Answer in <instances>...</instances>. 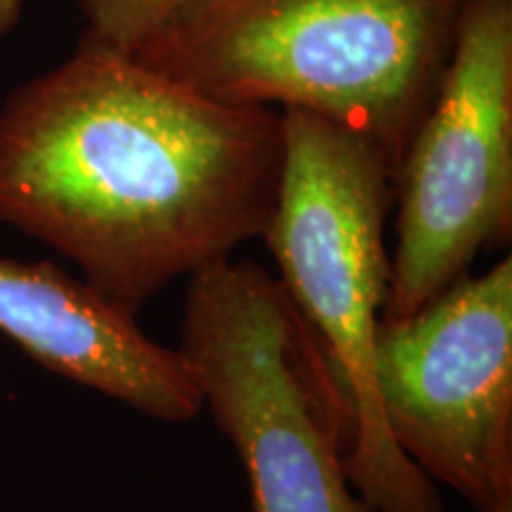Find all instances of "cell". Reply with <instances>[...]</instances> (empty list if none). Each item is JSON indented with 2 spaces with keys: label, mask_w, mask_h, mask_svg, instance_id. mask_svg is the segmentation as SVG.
I'll return each instance as SVG.
<instances>
[{
  "label": "cell",
  "mask_w": 512,
  "mask_h": 512,
  "mask_svg": "<svg viewBox=\"0 0 512 512\" xmlns=\"http://www.w3.org/2000/svg\"><path fill=\"white\" fill-rule=\"evenodd\" d=\"M380 323L418 313L512 235V0H465L430 105L394 171Z\"/></svg>",
  "instance_id": "obj_5"
},
{
  "label": "cell",
  "mask_w": 512,
  "mask_h": 512,
  "mask_svg": "<svg viewBox=\"0 0 512 512\" xmlns=\"http://www.w3.org/2000/svg\"><path fill=\"white\" fill-rule=\"evenodd\" d=\"M280 159L278 110L223 105L79 41L0 107V223L138 318L176 278L264 235Z\"/></svg>",
  "instance_id": "obj_1"
},
{
  "label": "cell",
  "mask_w": 512,
  "mask_h": 512,
  "mask_svg": "<svg viewBox=\"0 0 512 512\" xmlns=\"http://www.w3.org/2000/svg\"><path fill=\"white\" fill-rule=\"evenodd\" d=\"M375 382L389 437L432 484L477 512L512 503L510 254L380 323Z\"/></svg>",
  "instance_id": "obj_6"
},
{
  "label": "cell",
  "mask_w": 512,
  "mask_h": 512,
  "mask_svg": "<svg viewBox=\"0 0 512 512\" xmlns=\"http://www.w3.org/2000/svg\"><path fill=\"white\" fill-rule=\"evenodd\" d=\"M280 121L278 190L261 238L339 399L349 482L375 512H444L437 484L389 437L375 382L396 164L375 140L330 119L283 110Z\"/></svg>",
  "instance_id": "obj_3"
},
{
  "label": "cell",
  "mask_w": 512,
  "mask_h": 512,
  "mask_svg": "<svg viewBox=\"0 0 512 512\" xmlns=\"http://www.w3.org/2000/svg\"><path fill=\"white\" fill-rule=\"evenodd\" d=\"M181 351L247 472L252 512H375L344 470V418L302 318L266 268L190 275Z\"/></svg>",
  "instance_id": "obj_4"
},
{
  "label": "cell",
  "mask_w": 512,
  "mask_h": 512,
  "mask_svg": "<svg viewBox=\"0 0 512 512\" xmlns=\"http://www.w3.org/2000/svg\"><path fill=\"white\" fill-rule=\"evenodd\" d=\"M465 0H190L136 60L233 107L299 110L406 150Z\"/></svg>",
  "instance_id": "obj_2"
},
{
  "label": "cell",
  "mask_w": 512,
  "mask_h": 512,
  "mask_svg": "<svg viewBox=\"0 0 512 512\" xmlns=\"http://www.w3.org/2000/svg\"><path fill=\"white\" fill-rule=\"evenodd\" d=\"M86 15L81 41L136 57L190 0H79Z\"/></svg>",
  "instance_id": "obj_8"
},
{
  "label": "cell",
  "mask_w": 512,
  "mask_h": 512,
  "mask_svg": "<svg viewBox=\"0 0 512 512\" xmlns=\"http://www.w3.org/2000/svg\"><path fill=\"white\" fill-rule=\"evenodd\" d=\"M0 332L43 368L145 418L188 422L204 411L181 351L50 261L0 259Z\"/></svg>",
  "instance_id": "obj_7"
},
{
  "label": "cell",
  "mask_w": 512,
  "mask_h": 512,
  "mask_svg": "<svg viewBox=\"0 0 512 512\" xmlns=\"http://www.w3.org/2000/svg\"><path fill=\"white\" fill-rule=\"evenodd\" d=\"M489 512H512V503H505V505H501V508H494Z\"/></svg>",
  "instance_id": "obj_10"
},
{
  "label": "cell",
  "mask_w": 512,
  "mask_h": 512,
  "mask_svg": "<svg viewBox=\"0 0 512 512\" xmlns=\"http://www.w3.org/2000/svg\"><path fill=\"white\" fill-rule=\"evenodd\" d=\"M22 15V0H0V38L10 36Z\"/></svg>",
  "instance_id": "obj_9"
}]
</instances>
